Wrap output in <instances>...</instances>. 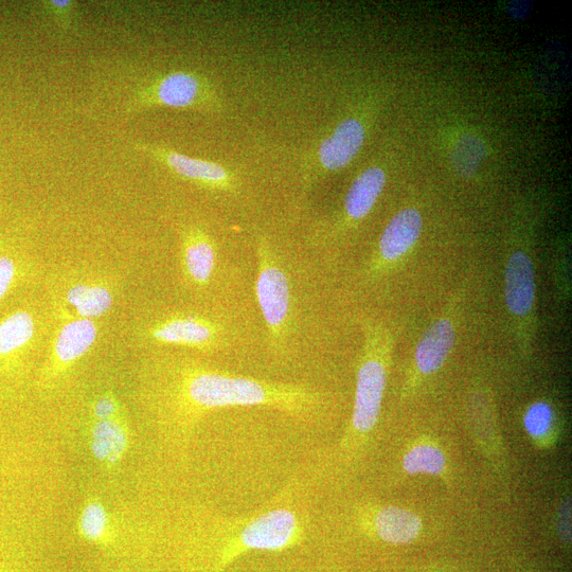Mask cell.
Here are the masks:
<instances>
[{
  "instance_id": "cell-7",
  "label": "cell",
  "mask_w": 572,
  "mask_h": 572,
  "mask_svg": "<svg viewBox=\"0 0 572 572\" xmlns=\"http://www.w3.org/2000/svg\"><path fill=\"white\" fill-rule=\"evenodd\" d=\"M423 226L420 212L406 208L391 219L360 270V281L365 286L379 283L404 260L418 242Z\"/></svg>"
},
{
  "instance_id": "cell-15",
  "label": "cell",
  "mask_w": 572,
  "mask_h": 572,
  "mask_svg": "<svg viewBox=\"0 0 572 572\" xmlns=\"http://www.w3.org/2000/svg\"><path fill=\"white\" fill-rule=\"evenodd\" d=\"M445 463V456L440 449L423 444L406 454L403 467L408 474L439 475L444 471Z\"/></svg>"
},
{
  "instance_id": "cell-5",
  "label": "cell",
  "mask_w": 572,
  "mask_h": 572,
  "mask_svg": "<svg viewBox=\"0 0 572 572\" xmlns=\"http://www.w3.org/2000/svg\"><path fill=\"white\" fill-rule=\"evenodd\" d=\"M168 107L206 115H221L224 100L217 84L194 70H172L138 86L127 102L128 115Z\"/></svg>"
},
{
  "instance_id": "cell-1",
  "label": "cell",
  "mask_w": 572,
  "mask_h": 572,
  "mask_svg": "<svg viewBox=\"0 0 572 572\" xmlns=\"http://www.w3.org/2000/svg\"><path fill=\"white\" fill-rule=\"evenodd\" d=\"M253 295L263 328L264 366L314 368L335 345L332 290L336 271L303 244L264 229L252 236Z\"/></svg>"
},
{
  "instance_id": "cell-13",
  "label": "cell",
  "mask_w": 572,
  "mask_h": 572,
  "mask_svg": "<svg viewBox=\"0 0 572 572\" xmlns=\"http://www.w3.org/2000/svg\"><path fill=\"white\" fill-rule=\"evenodd\" d=\"M35 320L27 311H17L0 321V357L19 353L30 343L35 334Z\"/></svg>"
},
{
  "instance_id": "cell-11",
  "label": "cell",
  "mask_w": 572,
  "mask_h": 572,
  "mask_svg": "<svg viewBox=\"0 0 572 572\" xmlns=\"http://www.w3.org/2000/svg\"><path fill=\"white\" fill-rule=\"evenodd\" d=\"M298 532L296 515L285 509L266 512L243 529L240 542L246 549L280 550L289 546Z\"/></svg>"
},
{
  "instance_id": "cell-22",
  "label": "cell",
  "mask_w": 572,
  "mask_h": 572,
  "mask_svg": "<svg viewBox=\"0 0 572 572\" xmlns=\"http://www.w3.org/2000/svg\"><path fill=\"white\" fill-rule=\"evenodd\" d=\"M117 413V403L113 398L103 397L94 406V415L98 420L113 419Z\"/></svg>"
},
{
  "instance_id": "cell-9",
  "label": "cell",
  "mask_w": 572,
  "mask_h": 572,
  "mask_svg": "<svg viewBox=\"0 0 572 572\" xmlns=\"http://www.w3.org/2000/svg\"><path fill=\"white\" fill-rule=\"evenodd\" d=\"M458 302L449 303L448 309L436 318L423 333L415 351V368L423 377L436 373L448 361L457 339L455 309Z\"/></svg>"
},
{
  "instance_id": "cell-16",
  "label": "cell",
  "mask_w": 572,
  "mask_h": 572,
  "mask_svg": "<svg viewBox=\"0 0 572 572\" xmlns=\"http://www.w3.org/2000/svg\"><path fill=\"white\" fill-rule=\"evenodd\" d=\"M485 145L474 136L462 137L455 147L453 162L455 169L462 175H471L476 171L480 160L485 156Z\"/></svg>"
},
{
  "instance_id": "cell-19",
  "label": "cell",
  "mask_w": 572,
  "mask_h": 572,
  "mask_svg": "<svg viewBox=\"0 0 572 572\" xmlns=\"http://www.w3.org/2000/svg\"><path fill=\"white\" fill-rule=\"evenodd\" d=\"M107 517L99 504L88 505L81 516V531L88 540L96 541L105 532Z\"/></svg>"
},
{
  "instance_id": "cell-4",
  "label": "cell",
  "mask_w": 572,
  "mask_h": 572,
  "mask_svg": "<svg viewBox=\"0 0 572 572\" xmlns=\"http://www.w3.org/2000/svg\"><path fill=\"white\" fill-rule=\"evenodd\" d=\"M362 332L359 367H357L352 426L366 434L377 425L388 379V366L395 347L387 321L367 315L360 320Z\"/></svg>"
},
{
  "instance_id": "cell-17",
  "label": "cell",
  "mask_w": 572,
  "mask_h": 572,
  "mask_svg": "<svg viewBox=\"0 0 572 572\" xmlns=\"http://www.w3.org/2000/svg\"><path fill=\"white\" fill-rule=\"evenodd\" d=\"M554 414L552 407L545 402H536L526 411L524 418L527 433L533 438H543L552 427Z\"/></svg>"
},
{
  "instance_id": "cell-10",
  "label": "cell",
  "mask_w": 572,
  "mask_h": 572,
  "mask_svg": "<svg viewBox=\"0 0 572 572\" xmlns=\"http://www.w3.org/2000/svg\"><path fill=\"white\" fill-rule=\"evenodd\" d=\"M60 326L51 344L48 369L57 373L82 359L98 339L99 327L95 320L59 318Z\"/></svg>"
},
{
  "instance_id": "cell-14",
  "label": "cell",
  "mask_w": 572,
  "mask_h": 572,
  "mask_svg": "<svg viewBox=\"0 0 572 572\" xmlns=\"http://www.w3.org/2000/svg\"><path fill=\"white\" fill-rule=\"evenodd\" d=\"M92 438V451L99 460L115 463L127 449V434L113 419L98 420L94 426Z\"/></svg>"
},
{
  "instance_id": "cell-3",
  "label": "cell",
  "mask_w": 572,
  "mask_h": 572,
  "mask_svg": "<svg viewBox=\"0 0 572 572\" xmlns=\"http://www.w3.org/2000/svg\"><path fill=\"white\" fill-rule=\"evenodd\" d=\"M177 286L189 299L205 303H232L254 299L253 247L240 249L214 234L206 223L177 225Z\"/></svg>"
},
{
  "instance_id": "cell-20",
  "label": "cell",
  "mask_w": 572,
  "mask_h": 572,
  "mask_svg": "<svg viewBox=\"0 0 572 572\" xmlns=\"http://www.w3.org/2000/svg\"><path fill=\"white\" fill-rule=\"evenodd\" d=\"M20 265L8 254H0V302L9 294L19 279Z\"/></svg>"
},
{
  "instance_id": "cell-18",
  "label": "cell",
  "mask_w": 572,
  "mask_h": 572,
  "mask_svg": "<svg viewBox=\"0 0 572 572\" xmlns=\"http://www.w3.org/2000/svg\"><path fill=\"white\" fill-rule=\"evenodd\" d=\"M44 12L62 30L73 27L77 3L71 0H45L41 3Z\"/></svg>"
},
{
  "instance_id": "cell-12",
  "label": "cell",
  "mask_w": 572,
  "mask_h": 572,
  "mask_svg": "<svg viewBox=\"0 0 572 572\" xmlns=\"http://www.w3.org/2000/svg\"><path fill=\"white\" fill-rule=\"evenodd\" d=\"M374 523L380 538L391 544L413 542L422 529L418 515L399 507L382 509Z\"/></svg>"
},
{
  "instance_id": "cell-2",
  "label": "cell",
  "mask_w": 572,
  "mask_h": 572,
  "mask_svg": "<svg viewBox=\"0 0 572 572\" xmlns=\"http://www.w3.org/2000/svg\"><path fill=\"white\" fill-rule=\"evenodd\" d=\"M153 360L168 373L164 390L170 409L181 417H198L227 408L274 409L295 419H312L324 405L314 385L274 381L239 372L192 352L154 349Z\"/></svg>"
},
{
  "instance_id": "cell-21",
  "label": "cell",
  "mask_w": 572,
  "mask_h": 572,
  "mask_svg": "<svg viewBox=\"0 0 572 572\" xmlns=\"http://www.w3.org/2000/svg\"><path fill=\"white\" fill-rule=\"evenodd\" d=\"M558 531L565 543L571 542V500L567 498L561 504L558 513Z\"/></svg>"
},
{
  "instance_id": "cell-8",
  "label": "cell",
  "mask_w": 572,
  "mask_h": 572,
  "mask_svg": "<svg viewBox=\"0 0 572 572\" xmlns=\"http://www.w3.org/2000/svg\"><path fill=\"white\" fill-rule=\"evenodd\" d=\"M116 290L113 282L96 274H76L67 277L56 293L59 318L96 320L114 306Z\"/></svg>"
},
{
  "instance_id": "cell-6",
  "label": "cell",
  "mask_w": 572,
  "mask_h": 572,
  "mask_svg": "<svg viewBox=\"0 0 572 572\" xmlns=\"http://www.w3.org/2000/svg\"><path fill=\"white\" fill-rule=\"evenodd\" d=\"M134 148L196 188L231 198H239L242 194L241 178L238 172L230 167L190 157L155 143L136 142Z\"/></svg>"
}]
</instances>
